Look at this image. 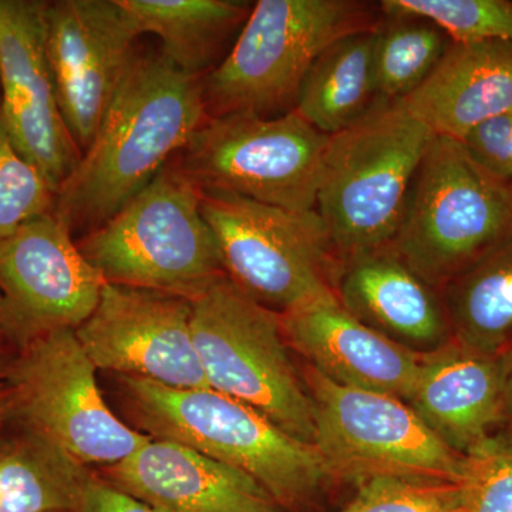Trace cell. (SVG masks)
Here are the masks:
<instances>
[{
	"label": "cell",
	"mask_w": 512,
	"mask_h": 512,
	"mask_svg": "<svg viewBox=\"0 0 512 512\" xmlns=\"http://www.w3.org/2000/svg\"><path fill=\"white\" fill-rule=\"evenodd\" d=\"M205 120L201 79L180 72L160 52H138L99 133L57 192L55 214L72 234L106 224Z\"/></svg>",
	"instance_id": "obj_1"
},
{
	"label": "cell",
	"mask_w": 512,
	"mask_h": 512,
	"mask_svg": "<svg viewBox=\"0 0 512 512\" xmlns=\"http://www.w3.org/2000/svg\"><path fill=\"white\" fill-rule=\"evenodd\" d=\"M128 404L153 439L170 440L255 478L282 511H298L330 476L318 447L254 407L212 389H174L123 376Z\"/></svg>",
	"instance_id": "obj_2"
},
{
	"label": "cell",
	"mask_w": 512,
	"mask_h": 512,
	"mask_svg": "<svg viewBox=\"0 0 512 512\" xmlns=\"http://www.w3.org/2000/svg\"><path fill=\"white\" fill-rule=\"evenodd\" d=\"M433 138L403 100L384 99L329 137L316 212L342 264L392 244Z\"/></svg>",
	"instance_id": "obj_3"
},
{
	"label": "cell",
	"mask_w": 512,
	"mask_h": 512,
	"mask_svg": "<svg viewBox=\"0 0 512 512\" xmlns=\"http://www.w3.org/2000/svg\"><path fill=\"white\" fill-rule=\"evenodd\" d=\"M380 5L357 0H259L228 55L201 79L207 119L295 110L309 67L342 37L373 30Z\"/></svg>",
	"instance_id": "obj_4"
},
{
	"label": "cell",
	"mask_w": 512,
	"mask_h": 512,
	"mask_svg": "<svg viewBox=\"0 0 512 512\" xmlns=\"http://www.w3.org/2000/svg\"><path fill=\"white\" fill-rule=\"evenodd\" d=\"M106 284L194 299L227 276L201 192L175 157L106 224L77 242Z\"/></svg>",
	"instance_id": "obj_5"
},
{
	"label": "cell",
	"mask_w": 512,
	"mask_h": 512,
	"mask_svg": "<svg viewBox=\"0 0 512 512\" xmlns=\"http://www.w3.org/2000/svg\"><path fill=\"white\" fill-rule=\"evenodd\" d=\"M191 306L192 342L210 389L315 444L311 394L286 349L281 313L256 302L228 276L191 299Z\"/></svg>",
	"instance_id": "obj_6"
},
{
	"label": "cell",
	"mask_w": 512,
	"mask_h": 512,
	"mask_svg": "<svg viewBox=\"0 0 512 512\" xmlns=\"http://www.w3.org/2000/svg\"><path fill=\"white\" fill-rule=\"evenodd\" d=\"M511 228L508 184L478 167L460 141L434 136L389 247L440 292Z\"/></svg>",
	"instance_id": "obj_7"
},
{
	"label": "cell",
	"mask_w": 512,
	"mask_h": 512,
	"mask_svg": "<svg viewBox=\"0 0 512 512\" xmlns=\"http://www.w3.org/2000/svg\"><path fill=\"white\" fill-rule=\"evenodd\" d=\"M227 276L278 313L336 295L342 269L316 211L292 212L224 192H201Z\"/></svg>",
	"instance_id": "obj_8"
},
{
	"label": "cell",
	"mask_w": 512,
	"mask_h": 512,
	"mask_svg": "<svg viewBox=\"0 0 512 512\" xmlns=\"http://www.w3.org/2000/svg\"><path fill=\"white\" fill-rule=\"evenodd\" d=\"M329 136L295 110L207 119L175 156L200 192H224L292 212L316 211Z\"/></svg>",
	"instance_id": "obj_9"
},
{
	"label": "cell",
	"mask_w": 512,
	"mask_h": 512,
	"mask_svg": "<svg viewBox=\"0 0 512 512\" xmlns=\"http://www.w3.org/2000/svg\"><path fill=\"white\" fill-rule=\"evenodd\" d=\"M315 446L330 474L363 483L376 477L463 484L466 456L447 446L392 394L333 382L311 367Z\"/></svg>",
	"instance_id": "obj_10"
},
{
	"label": "cell",
	"mask_w": 512,
	"mask_h": 512,
	"mask_svg": "<svg viewBox=\"0 0 512 512\" xmlns=\"http://www.w3.org/2000/svg\"><path fill=\"white\" fill-rule=\"evenodd\" d=\"M96 366L73 329L30 340L10 362L16 413L80 464L113 466L153 437L117 419L101 396Z\"/></svg>",
	"instance_id": "obj_11"
},
{
	"label": "cell",
	"mask_w": 512,
	"mask_h": 512,
	"mask_svg": "<svg viewBox=\"0 0 512 512\" xmlns=\"http://www.w3.org/2000/svg\"><path fill=\"white\" fill-rule=\"evenodd\" d=\"M43 23L57 103L83 154L138 55L140 36L119 0L45 2Z\"/></svg>",
	"instance_id": "obj_12"
},
{
	"label": "cell",
	"mask_w": 512,
	"mask_h": 512,
	"mask_svg": "<svg viewBox=\"0 0 512 512\" xmlns=\"http://www.w3.org/2000/svg\"><path fill=\"white\" fill-rule=\"evenodd\" d=\"M104 285L55 212L0 241L5 335L20 348L46 333L79 328L96 309Z\"/></svg>",
	"instance_id": "obj_13"
},
{
	"label": "cell",
	"mask_w": 512,
	"mask_h": 512,
	"mask_svg": "<svg viewBox=\"0 0 512 512\" xmlns=\"http://www.w3.org/2000/svg\"><path fill=\"white\" fill-rule=\"evenodd\" d=\"M191 315L184 296L106 284L74 332L96 369L174 389H210L192 342Z\"/></svg>",
	"instance_id": "obj_14"
},
{
	"label": "cell",
	"mask_w": 512,
	"mask_h": 512,
	"mask_svg": "<svg viewBox=\"0 0 512 512\" xmlns=\"http://www.w3.org/2000/svg\"><path fill=\"white\" fill-rule=\"evenodd\" d=\"M45 2L0 0V113L20 154L60 191L79 164L47 59Z\"/></svg>",
	"instance_id": "obj_15"
},
{
	"label": "cell",
	"mask_w": 512,
	"mask_h": 512,
	"mask_svg": "<svg viewBox=\"0 0 512 512\" xmlns=\"http://www.w3.org/2000/svg\"><path fill=\"white\" fill-rule=\"evenodd\" d=\"M103 473L157 512H282L255 478L175 441L151 439Z\"/></svg>",
	"instance_id": "obj_16"
},
{
	"label": "cell",
	"mask_w": 512,
	"mask_h": 512,
	"mask_svg": "<svg viewBox=\"0 0 512 512\" xmlns=\"http://www.w3.org/2000/svg\"><path fill=\"white\" fill-rule=\"evenodd\" d=\"M286 342L333 382L409 402L421 352L386 338L350 315L338 296L281 313Z\"/></svg>",
	"instance_id": "obj_17"
},
{
	"label": "cell",
	"mask_w": 512,
	"mask_h": 512,
	"mask_svg": "<svg viewBox=\"0 0 512 512\" xmlns=\"http://www.w3.org/2000/svg\"><path fill=\"white\" fill-rule=\"evenodd\" d=\"M407 403L440 440L466 456L504 427L498 356L453 338L421 353L419 376Z\"/></svg>",
	"instance_id": "obj_18"
},
{
	"label": "cell",
	"mask_w": 512,
	"mask_h": 512,
	"mask_svg": "<svg viewBox=\"0 0 512 512\" xmlns=\"http://www.w3.org/2000/svg\"><path fill=\"white\" fill-rule=\"evenodd\" d=\"M336 296L350 315L414 352H430L453 338L440 292L390 247L343 262Z\"/></svg>",
	"instance_id": "obj_19"
},
{
	"label": "cell",
	"mask_w": 512,
	"mask_h": 512,
	"mask_svg": "<svg viewBox=\"0 0 512 512\" xmlns=\"http://www.w3.org/2000/svg\"><path fill=\"white\" fill-rule=\"evenodd\" d=\"M407 109L434 136L460 141L478 124L512 113V43L453 42Z\"/></svg>",
	"instance_id": "obj_20"
},
{
	"label": "cell",
	"mask_w": 512,
	"mask_h": 512,
	"mask_svg": "<svg viewBox=\"0 0 512 512\" xmlns=\"http://www.w3.org/2000/svg\"><path fill=\"white\" fill-rule=\"evenodd\" d=\"M138 36L153 35L161 55L180 72L207 76L224 60L251 3L237 0H119Z\"/></svg>",
	"instance_id": "obj_21"
},
{
	"label": "cell",
	"mask_w": 512,
	"mask_h": 512,
	"mask_svg": "<svg viewBox=\"0 0 512 512\" xmlns=\"http://www.w3.org/2000/svg\"><path fill=\"white\" fill-rule=\"evenodd\" d=\"M440 292L453 339L500 355L512 340V228Z\"/></svg>",
	"instance_id": "obj_22"
},
{
	"label": "cell",
	"mask_w": 512,
	"mask_h": 512,
	"mask_svg": "<svg viewBox=\"0 0 512 512\" xmlns=\"http://www.w3.org/2000/svg\"><path fill=\"white\" fill-rule=\"evenodd\" d=\"M382 22V20H380ZM376 29L352 33L326 47L303 77L295 111L326 136L352 126L379 100Z\"/></svg>",
	"instance_id": "obj_23"
},
{
	"label": "cell",
	"mask_w": 512,
	"mask_h": 512,
	"mask_svg": "<svg viewBox=\"0 0 512 512\" xmlns=\"http://www.w3.org/2000/svg\"><path fill=\"white\" fill-rule=\"evenodd\" d=\"M90 478L35 431L0 444V512H73Z\"/></svg>",
	"instance_id": "obj_24"
},
{
	"label": "cell",
	"mask_w": 512,
	"mask_h": 512,
	"mask_svg": "<svg viewBox=\"0 0 512 512\" xmlns=\"http://www.w3.org/2000/svg\"><path fill=\"white\" fill-rule=\"evenodd\" d=\"M451 43L447 33L429 19L382 13L375 43L379 99L403 100L416 92L436 69Z\"/></svg>",
	"instance_id": "obj_25"
},
{
	"label": "cell",
	"mask_w": 512,
	"mask_h": 512,
	"mask_svg": "<svg viewBox=\"0 0 512 512\" xmlns=\"http://www.w3.org/2000/svg\"><path fill=\"white\" fill-rule=\"evenodd\" d=\"M379 5L383 15L431 20L451 42L512 43V2L508 0H383Z\"/></svg>",
	"instance_id": "obj_26"
},
{
	"label": "cell",
	"mask_w": 512,
	"mask_h": 512,
	"mask_svg": "<svg viewBox=\"0 0 512 512\" xmlns=\"http://www.w3.org/2000/svg\"><path fill=\"white\" fill-rule=\"evenodd\" d=\"M56 192L13 144L0 113V241L28 222L52 214Z\"/></svg>",
	"instance_id": "obj_27"
},
{
	"label": "cell",
	"mask_w": 512,
	"mask_h": 512,
	"mask_svg": "<svg viewBox=\"0 0 512 512\" xmlns=\"http://www.w3.org/2000/svg\"><path fill=\"white\" fill-rule=\"evenodd\" d=\"M466 511L464 484L423 478L376 477L359 484L356 497L338 512Z\"/></svg>",
	"instance_id": "obj_28"
},
{
	"label": "cell",
	"mask_w": 512,
	"mask_h": 512,
	"mask_svg": "<svg viewBox=\"0 0 512 512\" xmlns=\"http://www.w3.org/2000/svg\"><path fill=\"white\" fill-rule=\"evenodd\" d=\"M467 512H512V433L501 429L466 454Z\"/></svg>",
	"instance_id": "obj_29"
},
{
	"label": "cell",
	"mask_w": 512,
	"mask_h": 512,
	"mask_svg": "<svg viewBox=\"0 0 512 512\" xmlns=\"http://www.w3.org/2000/svg\"><path fill=\"white\" fill-rule=\"evenodd\" d=\"M471 160L495 180L512 181V113L478 124L460 140Z\"/></svg>",
	"instance_id": "obj_30"
},
{
	"label": "cell",
	"mask_w": 512,
	"mask_h": 512,
	"mask_svg": "<svg viewBox=\"0 0 512 512\" xmlns=\"http://www.w3.org/2000/svg\"><path fill=\"white\" fill-rule=\"evenodd\" d=\"M73 512H157L103 478H90Z\"/></svg>",
	"instance_id": "obj_31"
},
{
	"label": "cell",
	"mask_w": 512,
	"mask_h": 512,
	"mask_svg": "<svg viewBox=\"0 0 512 512\" xmlns=\"http://www.w3.org/2000/svg\"><path fill=\"white\" fill-rule=\"evenodd\" d=\"M501 392H503L504 429L512 433V340L498 355Z\"/></svg>",
	"instance_id": "obj_32"
},
{
	"label": "cell",
	"mask_w": 512,
	"mask_h": 512,
	"mask_svg": "<svg viewBox=\"0 0 512 512\" xmlns=\"http://www.w3.org/2000/svg\"><path fill=\"white\" fill-rule=\"evenodd\" d=\"M16 402L12 387L0 386V429L5 426L10 417L15 416Z\"/></svg>",
	"instance_id": "obj_33"
},
{
	"label": "cell",
	"mask_w": 512,
	"mask_h": 512,
	"mask_svg": "<svg viewBox=\"0 0 512 512\" xmlns=\"http://www.w3.org/2000/svg\"><path fill=\"white\" fill-rule=\"evenodd\" d=\"M0 333L5 335V301H3L2 292H0Z\"/></svg>",
	"instance_id": "obj_34"
},
{
	"label": "cell",
	"mask_w": 512,
	"mask_h": 512,
	"mask_svg": "<svg viewBox=\"0 0 512 512\" xmlns=\"http://www.w3.org/2000/svg\"><path fill=\"white\" fill-rule=\"evenodd\" d=\"M9 363L6 365L5 360H3L2 355H0V375H6L8 373Z\"/></svg>",
	"instance_id": "obj_35"
},
{
	"label": "cell",
	"mask_w": 512,
	"mask_h": 512,
	"mask_svg": "<svg viewBox=\"0 0 512 512\" xmlns=\"http://www.w3.org/2000/svg\"><path fill=\"white\" fill-rule=\"evenodd\" d=\"M508 191H510L511 200H512V181L510 184H508Z\"/></svg>",
	"instance_id": "obj_36"
},
{
	"label": "cell",
	"mask_w": 512,
	"mask_h": 512,
	"mask_svg": "<svg viewBox=\"0 0 512 512\" xmlns=\"http://www.w3.org/2000/svg\"><path fill=\"white\" fill-rule=\"evenodd\" d=\"M460 512H467V511H460Z\"/></svg>",
	"instance_id": "obj_37"
}]
</instances>
